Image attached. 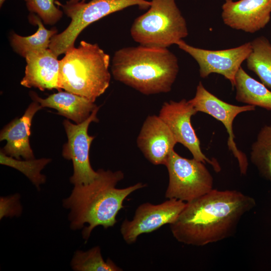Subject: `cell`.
I'll return each instance as SVG.
<instances>
[{
  "mask_svg": "<svg viewBox=\"0 0 271 271\" xmlns=\"http://www.w3.org/2000/svg\"><path fill=\"white\" fill-rule=\"evenodd\" d=\"M255 205L254 198L239 191L213 189L186 202L170 229L180 242L206 245L232 236L242 217Z\"/></svg>",
  "mask_w": 271,
  "mask_h": 271,
  "instance_id": "6da1fadb",
  "label": "cell"
},
{
  "mask_svg": "<svg viewBox=\"0 0 271 271\" xmlns=\"http://www.w3.org/2000/svg\"><path fill=\"white\" fill-rule=\"evenodd\" d=\"M98 175L92 182L74 186L70 195L63 200V206L70 210L68 219L72 230L80 229L87 223L82 235L86 242L98 226L104 229L113 226L116 217L123 208L124 200L134 191L145 187L141 182L124 188H117L124 178L121 171L97 170Z\"/></svg>",
  "mask_w": 271,
  "mask_h": 271,
  "instance_id": "7a4b0ae2",
  "label": "cell"
},
{
  "mask_svg": "<svg viewBox=\"0 0 271 271\" xmlns=\"http://www.w3.org/2000/svg\"><path fill=\"white\" fill-rule=\"evenodd\" d=\"M179 69L177 57L165 48L124 47L112 60L114 79L147 95L170 92Z\"/></svg>",
  "mask_w": 271,
  "mask_h": 271,
  "instance_id": "3957f363",
  "label": "cell"
},
{
  "mask_svg": "<svg viewBox=\"0 0 271 271\" xmlns=\"http://www.w3.org/2000/svg\"><path fill=\"white\" fill-rule=\"evenodd\" d=\"M110 57L97 44L81 41L69 49L59 61L61 90L94 102L109 85Z\"/></svg>",
  "mask_w": 271,
  "mask_h": 271,
  "instance_id": "277c9868",
  "label": "cell"
},
{
  "mask_svg": "<svg viewBox=\"0 0 271 271\" xmlns=\"http://www.w3.org/2000/svg\"><path fill=\"white\" fill-rule=\"evenodd\" d=\"M148 11L132 23L130 35L141 45L168 48L188 35L186 21L175 0H151Z\"/></svg>",
  "mask_w": 271,
  "mask_h": 271,
  "instance_id": "5b68a950",
  "label": "cell"
},
{
  "mask_svg": "<svg viewBox=\"0 0 271 271\" xmlns=\"http://www.w3.org/2000/svg\"><path fill=\"white\" fill-rule=\"evenodd\" d=\"M55 4L71 19L67 28L51 39L49 48L58 57L74 47L80 33L92 23L130 6H137L141 10L149 9L151 2L147 0H91L88 3L66 2L62 4L56 1Z\"/></svg>",
  "mask_w": 271,
  "mask_h": 271,
  "instance_id": "8992f818",
  "label": "cell"
},
{
  "mask_svg": "<svg viewBox=\"0 0 271 271\" xmlns=\"http://www.w3.org/2000/svg\"><path fill=\"white\" fill-rule=\"evenodd\" d=\"M169 184L165 192L168 199L190 202L213 189V178L203 162L183 158L173 150L166 164Z\"/></svg>",
  "mask_w": 271,
  "mask_h": 271,
  "instance_id": "52a82bcc",
  "label": "cell"
},
{
  "mask_svg": "<svg viewBox=\"0 0 271 271\" xmlns=\"http://www.w3.org/2000/svg\"><path fill=\"white\" fill-rule=\"evenodd\" d=\"M99 107H97L85 120L79 124H73L68 119L63 121L68 141L63 146L62 156L66 160H71L73 173L70 182L74 186L88 184L98 176V171L92 168L89 153L92 142L95 137L88 134L91 122H98L96 116Z\"/></svg>",
  "mask_w": 271,
  "mask_h": 271,
  "instance_id": "ba28073f",
  "label": "cell"
},
{
  "mask_svg": "<svg viewBox=\"0 0 271 271\" xmlns=\"http://www.w3.org/2000/svg\"><path fill=\"white\" fill-rule=\"evenodd\" d=\"M177 45L197 62L201 77L205 78L211 73L220 74L230 81L232 88L234 86L237 71L252 50L250 42L236 47L219 50L195 47L183 40Z\"/></svg>",
  "mask_w": 271,
  "mask_h": 271,
  "instance_id": "9c48e42d",
  "label": "cell"
},
{
  "mask_svg": "<svg viewBox=\"0 0 271 271\" xmlns=\"http://www.w3.org/2000/svg\"><path fill=\"white\" fill-rule=\"evenodd\" d=\"M186 202L176 199L158 204L149 202L141 204L136 210L132 220L125 219L120 227L125 242L134 243L141 234L154 231L167 224L173 223L185 208Z\"/></svg>",
  "mask_w": 271,
  "mask_h": 271,
  "instance_id": "30bf717a",
  "label": "cell"
},
{
  "mask_svg": "<svg viewBox=\"0 0 271 271\" xmlns=\"http://www.w3.org/2000/svg\"><path fill=\"white\" fill-rule=\"evenodd\" d=\"M197 113L192 105L185 99L179 101L170 100L164 103L159 116L168 126L177 143L186 147L193 158L204 163H208L216 172L220 167L215 160H210L202 152L200 143L191 122V118Z\"/></svg>",
  "mask_w": 271,
  "mask_h": 271,
  "instance_id": "8fae6325",
  "label": "cell"
},
{
  "mask_svg": "<svg viewBox=\"0 0 271 271\" xmlns=\"http://www.w3.org/2000/svg\"><path fill=\"white\" fill-rule=\"evenodd\" d=\"M189 102L197 112L208 114L224 125L229 136L227 141L228 149L237 159L241 173L246 174L248 162L246 156L237 149L234 141L233 122L238 114L254 110L255 106L248 104L237 106L227 103L208 91L201 81L197 86L195 96Z\"/></svg>",
  "mask_w": 271,
  "mask_h": 271,
  "instance_id": "7c38bea8",
  "label": "cell"
},
{
  "mask_svg": "<svg viewBox=\"0 0 271 271\" xmlns=\"http://www.w3.org/2000/svg\"><path fill=\"white\" fill-rule=\"evenodd\" d=\"M222 10L225 25L233 29L254 33L270 21L271 0H225Z\"/></svg>",
  "mask_w": 271,
  "mask_h": 271,
  "instance_id": "4fadbf2b",
  "label": "cell"
},
{
  "mask_svg": "<svg viewBox=\"0 0 271 271\" xmlns=\"http://www.w3.org/2000/svg\"><path fill=\"white\" fill-rule=\"evenodd\" d=\"M145 158L155 165H165L177 142L167 124L159 115H149L144 121L137 140Z\"/></svg>",
  "mask_w": 271,
  "mask_h": 271,
  "instance_id": "5bb4252c",
  "label": "cell"
},
{
  "mask_svg": "<svg viewBox=\"0 0 271 271\" xmlns=\"http://www.w3.org/2000/svg\"><path fill=\"white\" fill-rule=\"evenodd\" d=\"M49 49L28 52L25 57V76L21 84L28 88H37L41 91L56 89L59 85V61Z\"/></svg>",
  "mask_w": 271,
  "mask_h": 271,
  "instance_id": "9a60e30c",
  "label": "cell"
},
{
  "mask_svg": "<svg viewBox=\"0 0 271 271\" xmlns=\"http://www.w3.org/2000/svg\"><path fill=\"white\" fill-rule=\"evenodd\" d=\"M41 108L40 104L34 101L22 117L14 119L2 129L0 141H7L2 151L6 155L17 159L21 157L26 160L34 159L29 142L31 126L34 115Z\"/></svg>",
  "mask_w": 271,
  "mask_h": 271,
  "instance_id": "2e32d148",
  "label": "cell"
},
{
  "mask_svg": "<svg viewBox=\"0 0 271 271\" xmlns=\"http://www.w3.org/2000/svg\"><path fill=\"white\" fill-rule=\"evenodd\" d=\"M30 95L33 101L38 102L42 108L55 109L58 114L77 124L85 120L97 107L88 99L66 91H59L46 98L39 97L34 92H31Z\"/></svg>",
  "mask_w": 271,
  "mask_h": 271,
  "instance_id": "e0dca14e",
  "label": "cell"
},
{
  "mask_svg": "<svg viewBox=\"0 0 271 271\" xmlns=\"http://www.w3.org/2000/svg\"><path fill=\"white\" fill-rule=\"evenodd\" d=\"M234 87L237 101L271 110V91L249 76L242 67L236 74Z\"/></svg>",
  "mask_w": 271,
  "mask_h": 271,
  "instance_id": "ac0fdd59",
  "label": "cell"
},
{
  "mask_svg": "<svg viewBox=\"0 0 271 271\" xmlns=\"http://www.w3.org/2000/svg\"><path fill=\"white\" fill-rule=\"evenodd\" d=\"M29 20L31 23L38 26L36 32L27 37L13 33L10 39L11 44L14 50L25 58L29 52L49 48L51 38L57 33L55 29H46L41 19L34 13H30Z\"/></svg>",
  "mask_w": 271,
  "mask_h": 271,
  "instance_id": "d6986e66",
  "label": "cell"
},
{
  "mask_svg": "<svg viewBox=\"0 0 271 271\" xmlns=\"http://www.w3.org/2000/svg\"><path fill=\"white\" fill-rule=\"evenodd\" d=\"M250 42L252 50L246 60L247 68L259 77L263 85L271 88V42L264 36Z\"/></svg>",
  "mask_w": 271,
  "mask_h": 271,
  "instance_id": "ffe728a7",
  "label": "cell"
},
{
  "mask_svg": "<svg viewBox=\"0 0 271 271\" xmlns=\"http://www.w3.org/2000/svg\"><path fill=\"white\" fill-rule=\"evenodd\" d=\"M250 160L261 175L271 181V124L258 132L251 146Z\"/></svg>",
  "mask_w": 271,
  "mask_h": 271,
  "instance_id": "44dd1931",
  "label": "cell"
},
{
  "mask_svg": "<svg viewBox=\"0 0 271 271\" xmlns=\"http://www.w3.org/2000/svg\"><path fill=\"white\" fill-rule=\"evenodd\" d=\"M75 271H121L110 258L104 260L99 246H94L87 251L77 250L70 263Z\"/></svg>",
  "mask_w": 271,
  "mask_h": 271,
  "instance_id": "7402d4cb",
  "label": "cell"
},
{
  "mask_svg": "<svg viewBox=\"0 0 271 271\" xmlns=\"http://www.w3.org/2000/svg\"><path fill=\"white\" fill-rule=\"evenodd\" d=\"M50 162L51 159L46 158L21 161L6 155L2 150L0 152L1 164L10 166L22 172L38 190L40 185L44 184L46 179L45 175L41 174V171Z\"/></svg>",
  "mask_w": 271,
  "mask_h": 271,
  "instance_id": "603a6c76",
  "label": "cell"
},
{
  "mask_svg": "<svg viewBox=\"0 0 271 271\" xmlns=\"http://www.w3.org/2000/svg\"><path fill=\"white\" fill-rule=\"evenodd\" d=\"M31 13L38 16L47 25H54L63 16V12L55 5L56 0H25Z\"/></svg>",
  "mask_w": 271,
  "mask_h": 271,
  "instance_id": "cb8c5ba5",
  "label": "cell"
},
{
  "mask_svg": "<svg viewBox=\"0 0 271 271\" xmlns=\"http://www.w3.org/2000/svg\"><path fill=\"white\" fill-rule=\"evenodd\" d=\"M20 196L16 194L0 198V219L3 217L19 216L22 212V206L20 202Z\"/></svg>",
  "mask_w": 271,
  "mask_h": 271,
  "instance_id": "d4e9b609",
  "label": "cell"
},
{
  "mask_svg": "<svg viewBox=\"0 0 271 271\" xmlns=\"http://www.w3.org/2000/svg\"><path fill=\"white\" fill-rule=\"evenodd\" d=\"M85 1L86 0H69L67 2L70 3H78L79 2H85Z\"/></svg>",
  "mask_w": 271,
  "mask_h": 271,
  "instance_id": "484cf974",
  "label": "cell"
},
{
  "mask_svg": "<svg viewBox=\"0 0 271 271\" xmlns=\"http://www.w3.org/2000/svg\"><path fill=\"white\" fill-rule=\"evenodd\" d=\"M6 0H0V6L1 7L2 6V5H3L4 3L5 2Z\"/></svg>",
  "mask_w": 271,
  "mask_h": 271,
  "instance_id": "4316f807",
  "label": "cell"
}]
</instances>
